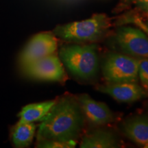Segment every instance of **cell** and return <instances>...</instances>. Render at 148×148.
<instances>
[{
  "instance_id": "ffe728a7",
  "label": "cell",
  "mask_w": 148,
  "mask_h": 148,
  "mask_svg": "<svg viewBox=\"0 0 148 148\" xmlns=\"http://www.w3.org/2000/svg\"><path fill=\"white\" fill-rule=\"evenodd\" d=\"M147 36H148V35H147Z\"/></svg>"
},
{
  "instance_id": "52a82bcc",
  "label": "cell",
  "mask_w": 148,
  "mask_h": 148,
  "mask_svg": "<svg viewBox=\"0 0 148 148\" xmlns=\"http://www.w3.org/2000/svg\"><path fill=\"white\" fill-rule=\"evenodd\" d=\"M58 39L51 32L38 33L31 38L20 53L18 62L22 68L37 60L56 53Z\"/></svg>"
},
{
  "instance_id": "4fadbf2b",
  "label": "cell",
  "mask_w": 148,
  "mask_h": 148,
  "mask_svg": "<svg viewBox=\"0 0 148 148\" xmlns=\"http://www.w3.org/2000/svg\"><path fill=\"white\" fill-rule=\"evenodd\" d=\"M56 100V99H53L26 105L18 114V116L19 117L18 121L27 123L42 121L52 108Z\"/></svg>"
},
{
  "instance_id": "7a4b0ae2",
  "label": "cell",
  "mask_w": 148,
  "mask_h": 148,
  "mask_svg": "<svg viewBox=\"0 0 148 148\" xmlns=\"http://www.w3.org/2000/svg\"><path fill=\"white\" fill-rule=\"evenodd\" d=\"M110 27V18L106 14L99 13L87 19L58 25L52 32L56 36L69 42H94L103 39Z\"/></svg>"
},
{
  "instance_id": "277c9868",
  "label": "cell",
  "mask_w": 148,
  "mask_h": 148,
  "mask_svg": "<svg viewBox=\"0 0 148 148\" xmlns=\"http://www.w3.org/2000/svg\"><path fill=\"white\" fill-rule=\"evenodd\" d=\"M138 58L120 53H110L101 64L103 76L108 84L138 83Z\"/></svg>"
},
{
  "instance_id": "9a60e30c",
  "label": "cell",
  "mask_w": 148,
  "mask_h": 148,
  "mask_svg": "<svg viewBox=\"0 0 148 148\" xmlns=\"http://www.w3.org/2000/svg\"><path fill=\"white\" fill-rule=\"evenodd\" d=\"M77 141L61 142V141H43L36 143V147L45 148H73L75 147Z\"/></svg>"
},
{
  "instance_id": "2e32d148",
  "label": "cell",
  "mask_w": 148,
  "mask_h": 148,
  "mask_svg": "<svg viewBox=\"0 0 148 148\" xmlns=\"http://www.w3.org/2000/svg\"><path fill=\"white\" fill-rule=\"evenodd\" d=\"M133 3L138 10L148 14V0H135Z\"/></svg>"
},
{
  "instance_id": "9c48e42d",
  "label": "cell",
  "mask_w": 148,
  "mask_h": 148,
  "mask_svg": "<svg viewBox=\"0 0 148 148\" xmlns=\"http://www.w3.org/2000/svg\"><path fill=\"white\" fill-rule=\"evenodd\" d=\"M98 91L110 95L119 102L132 103L148 97L147 93L138 83H119L98 85Z\"/></svg>"
},
{
  "instance_id": "8fae6325",
  "label": "cell",
  "mask_w": 148,
  "mask_h": 148,
  "mask_svg": "<svg viewBox=\"0 0 148 148\" xmlns=\"http://www.w3.org/2000/svg\"><path fill=\"white\" fill-rule=\"evenodd\" d=\"M119 140L113 132L105 129H97L83 136L79 147L110 148L119 147Z\"/></svg>"
},
{
  "instance_id": "8992f818",
  "label": "cell",
  "mask_w": 148,
  "mask_h": 148,
  "mask_svg": "<svg viewBox=\"0 0 148 148\" xmlns=\"http://www.w3.org/2000/svg\"><path fill=\"white\" fill-rule=\"evenodd\" d=\"M22 69L27 77L38 80L62 83L67 79L62 61L56 53L37 60Z\"/></svg>"
},
{
  "instance_id": "ba28073f",
  "label": "cell",
  "mask_w": 148,
  "mask_h": 148,
  "mask_svg": "<svg viewBox=\"0 0 148 148\" xmlns=\"http://www.w3.org/2000/svg\"><path fill=\"white\" fill-rule=\"evenodd\" d=\"M84 113L90 124L101 126L109 124L115 119L113 112L105 103L94 100L88 94L82 93L76 97Z\"/></svg>"
},
{
  "instance_id": "3957f363",
  "label": "cell",
  "mask_w": 148,
  "mask_h": 148,
  "mask_svg": "<svg viewBox=\"0 0 148 148\" xmlns=\"http://www.w3.org/2000/svg\"><path fill=\"white\" fill-rule=\"evenodd\" d=\"M59 57L70 73L77 78L90 79L97 74L99 58L95 43L63 45L59 51Z\"/></svg>"
},
{
  "instance_id": "7c38bea8",
  "label": "cell",
  "mask_w": 148,
  "mask_h": 148,
  "mask_svg": "<svg viewBox=\"0 0 148 148\" xmlns=\"http://www.w3.org/2000/svg\"><path fill=\"white\" fill-rule=\"evenodd\" d=\"M36 125L34 123L18 121L10 130L11 141L14 147H27L32 143Z\"/></svg>"
},
{
  "instance_id": "e0dca14e",
  "label": "cell",
  "mask_w": 148,
  "mask_h": 148,
  "mask_svg": "<svg viewBox=\"0 0 148 148\" xmlns=\"http://www.w3.org/2000/svg\"><path fill=\"white\" fill-rule=\"evenodd\" d=\"M132 21L134 22L136 25H138V26L140 27V29H143L146 34L148 35V25L147 24L144 23L143 21H141V20L139 19L138 18H134V20L132 19Z\"/></svg>"
},
{
  "instance_id": "5bb4252c",
  "label": "cell",
  "mask_w": 148,
  "mask_h": 148,
  "mask_svg": "<svg viewBox=\"0 0 148 148\" xmlns=\"http://www.w3.org/2000/svg\"><path fill=\"white\" fill-rule=\"evenodd\" d=\"M138 80L140 86L148 95V58H138Z\"/></svg>"
},
{
  "instance_id": "d6986e66",
  "label": "cell",
  "mask_w": 148,
  "mask_h": 148,
  "mask_svg": "<svg viewBox=\"0 0 148 148\" xmlns=\"http://www.w3.org/2000/svg\"><path fill=\"white\" fill-rule=\"evenodd\" d=\"M147 116H148V114H147Z\"/></svg>"
},
{
  "instance_id": "ac0fdd59",
  "label": "cell",
  "mask_w": 148,
  "mask_h": 148,
  "mask_svg": "<svg viewBox=\"0 0 148 148\" xmlns=\"http://www.w3.org/2000/svg\"><path fill=\"white\" fill-rule=\"evenodd\" d=\"M123 1H124L125 2H127V3H133L135 0H123Z\"/></svg>"
},
{
  "instance_id": "30bf717a",
  "label": "cell",
  "mask_w": 148,
  "mask_h": 148,
  "mask_svg": "<svg viewBox=\"0 0 148 148\" xmlns=\"http://www.w3.org/2000/svg\"><path fill=\"white\" fill-rule=\"evenodd\" d=\"M121 130L130 140L140 147L148 148V116L137 114L127 118Z\"/></svg>"
},
{
  "instance_id": "5b68a950",
  "label": "cell",
  "mask_w": 148,
  "mask_h": 148,
  "mask_svg": "<svg viewBox=\"0 0 148 148\" xmlns=\"http://www.w3.org/2000/svg\"><path fill=\"white\" fill-rule=\"evenodd\" d=\"M114 42L118 49L135 58H148V36L143 29L121 26L116 29Z\"/></svg>"
},
{
  "instance_id": "6da1fadb",
  "label": "cell",
  "mask_w": 148,
  "mask_h": 148,
  "mask_svg": "<svg viewBox=\"0 0 148 148\" xmlns=\"http://www.w3.org/2000/svg\"><path fill=\"white\" fill-rule=\"evenodd\" d=\"M84 113L77 98L66 95L58 98L41 121L37 143L43 141H77L85 125Z\"/></svg>"
}]
</instances>
